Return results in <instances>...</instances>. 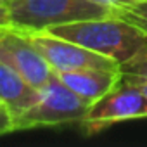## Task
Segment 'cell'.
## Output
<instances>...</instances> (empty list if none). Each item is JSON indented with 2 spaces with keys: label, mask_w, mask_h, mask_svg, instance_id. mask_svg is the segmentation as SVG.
<instances>
[{
  "label": "cell",
  "mask_w": 147,
  "mask_h": 147,
  "mask_svg": "<svg viewBox=\"0 0 147 147\" xmlns=\"http://www.w3.org/2000/svg\"><path fill=\"white\" fill-rule=\"evenodd\" d=\"M45 31L109 57L116 64H123L147 45V35L114 12L102 18L54 26Z\"/></svg>",
  "instance_id": "6da1fadb"
},
{
  "label": "cell",
  "mask_w": 147,
  "mask_h": 147,
  "mask_svg": "<svg viewBox=\"0 0 147 147\" xmlns=\"http://www.w3.org/2000/svg\"><path fill=\"white\" fill-rule=\"evenodd\" d=\"M113 14L92 0H11L7 4L9 26L26 33Z\"/></svg>",
  "instance_id": "7a4b0ae2"
},
{
  "label": "cell",
  "mask_w": 147,
  "mask_h": 147,
  "mask_svg": "<svg viewBox=\"0 0 147 147\" xmlns=\"http://www.w3.org/2000/svg\"><path fill=\"white\" fill-rule=\"evenodd\" d=\"M88 109L90 104L69 90L55 75L43 88H40L38 100L21 116L12 119V133L40 126L82 123Z\"/></svg>",
  "instance_id": "3957f363"
},
{
  "label": "cell",
  "mask_w": 147,
  "mask_h": 147,
  "mask_svg": "<svg viewBox=\"0 0 147 147\" xmlns=\"http://www.w3.org/2000/svg\"><path fill=\"white\" fill-rule=\"evenodd\" d=\"M140 118H147V95L135 85L119 80L113 90L90 106L82 126L92 135L114 123Z\"/></svg>",
  "instance_id": "277c9868"
},
{
  "label": "cell",
  "mask_w": 147,
  "mask_h": 147,
  "mask_svg": "<svg viewBox=\"0 0 147 147\" xmlns=\"http://www.w3.org/2000/svg\"><path fill=\"white\" fill-rule=\"evenodd\" d=\"M28 36L55 75L67 73V71H76V69H85V67L119 69V64H116L113 59L104 57L94 50H88L75 42H69L66 38L52 35L45 30L31 31L28 33Z\"/></svg>",
  "instance_id": "5b68a950"
},
{
  "label": "cell",
  "mask_w": 147,
  "mask_h": 147,
  "mask_svg": "<svg viewBox=\"0 0 147 147\" xmlns=\"http://www.w3.org/2000/svg\"><path fill=\"white\" fill-rule=\"evenodd\" d=\"M0 62L12 67L38 90L55 76L42 54L31 43L28 33L9 24L0 26Z\"/></svg>",
  "instance_id": "8992f818"
},
{
  "label": "cell",
  "mask_w": 147,
  "mask_h": 147,
  "mask_svg": "<svg viewBox=\"0 0 147 147\" xmlns=\"http://www.w3.org/2000/svg\"><path fill=\"white\" fill-rule=\"evenodd\" d=\"M57 78L78 97L87 100L90 106L106 95L109 90H113L119 80V69H104V67H85L76 71L59 73Z\"/></svg>",
  "instance_id": "52a82bcc"
},
{
  "label": "cell",
  "mask_w": 147,
  "mask_h": 147,
  "mask_svg": "<svg viewBox=\"0 0 147 147\" xmlns=\"http://www.w3.org/2000/svg\"><path fill=\"white\" fill-rule=\"evenodd\" d=\"M40 97V90L7 64L0 62V107L11 121L28 111Z\"/></svg>",
  "instance_id": "ba28073f"
},
{
  "label": "cell",
  "mask_w": 147,
  "mask_h": 147,
  "mask_svg": "<svg viewBox=\"0 0 147 147\" xmlns=\"http://www.w3.org/2000/svg\"><path fill=\"white\" fill-rule=\"evenodd\" d=\"M119 75L147 80V45L142 47L133 57H130L128 61L119 64Z\"/></svg>",
  "instance_id": "9c48e42d"
},
{
  "label": "cell",
  "mask_w": 147,
  "mask_h": 147,
  "mask_svg": "<svg viewBox=\"0 0 147 147\" xmlns=\"http://www.w3.org/2000/svg\"><path fill=\"white\" fill-rule=\"evenodd\" d=\"M118 16H121L123 19L130 21L131 24H135L140 31H144L147 35V0H140V2H135L133 5H130L128 9L118 11L114 12Z\"/></svg>",
  "instance_id": "30bf717a"
},
{
  "label": "cell",
  "mask_w": 147,
  "mask_h": 147,
  "mask_svg": "<svg viewBox=\"0 0 147 147\" xmlns=\"http://www.w3.org/2000/svg\"><path fill=\"white\" fill-rule=\"evenodd\" d=\"M92 2L107 7V9H111L113 12H118V11L128 9L130 5H133L135 2H140V0H92Z\"/></svg>",
  "instance_id": "8fae6325"
},
{
  "label": "cell",
  "mask_w": 147,
  "mask_h": 147,
  "mask_svg": "<svg viewBox=\"0 0 147 147\" xmlns=\"http://www.w3.org/2000/svg\"><path fill=\"white\" fill-rule=\"evenodd\" d=\"M7 133H12V121H11L9 114L0 107V137L7 135Z\"/></svg>",
  "instance_id": "7c38bea8"
},
{
  "label": "cell",
  "mask_w": 147,
  "mask_h": 147,
  "mask_svg": "<svg viewBox=\"0 0 147 147\" xmlns=\"http://www.w3.org/2000/svg\"><path fill=\"white\" fill-rule=\"evenodd\" d=\"M121 82H126V83H131L135 85L137 88H140L145 95H147V80L145 78H135V76H121Z\"/></svg>",
  "instance_id": "4fadbf2b"
},
{
  "label": "cell",
  "mask_w": 147,
  "mask_h": 147,
  "mask_svg": "<svg viewBox=\"0 0 147 147\" xmlns=\"http://www.w3.org/2000/svg\"><path fill=\"white\" fill-rule=\"evenodd\" d=\"M9 24V18H7V7H0V26Z\"/></svg>",
  "instance_id": "5bb4252c"
},
{
  "label": "cell",
  "mask_w": 147,
  "mask_h": 147,
  "mask_svg": "<svg viewBox=\"0 0 147 147\" xmlns=\"http://www.w3.org/2000/svg\"><path fill=\"white\" fill-rule=\"evenodd\" d=\"M9 2H11V0H0V7H7Z\"/></svg>",
  "instance_id": "9a60e30c"
}]
</instances>
